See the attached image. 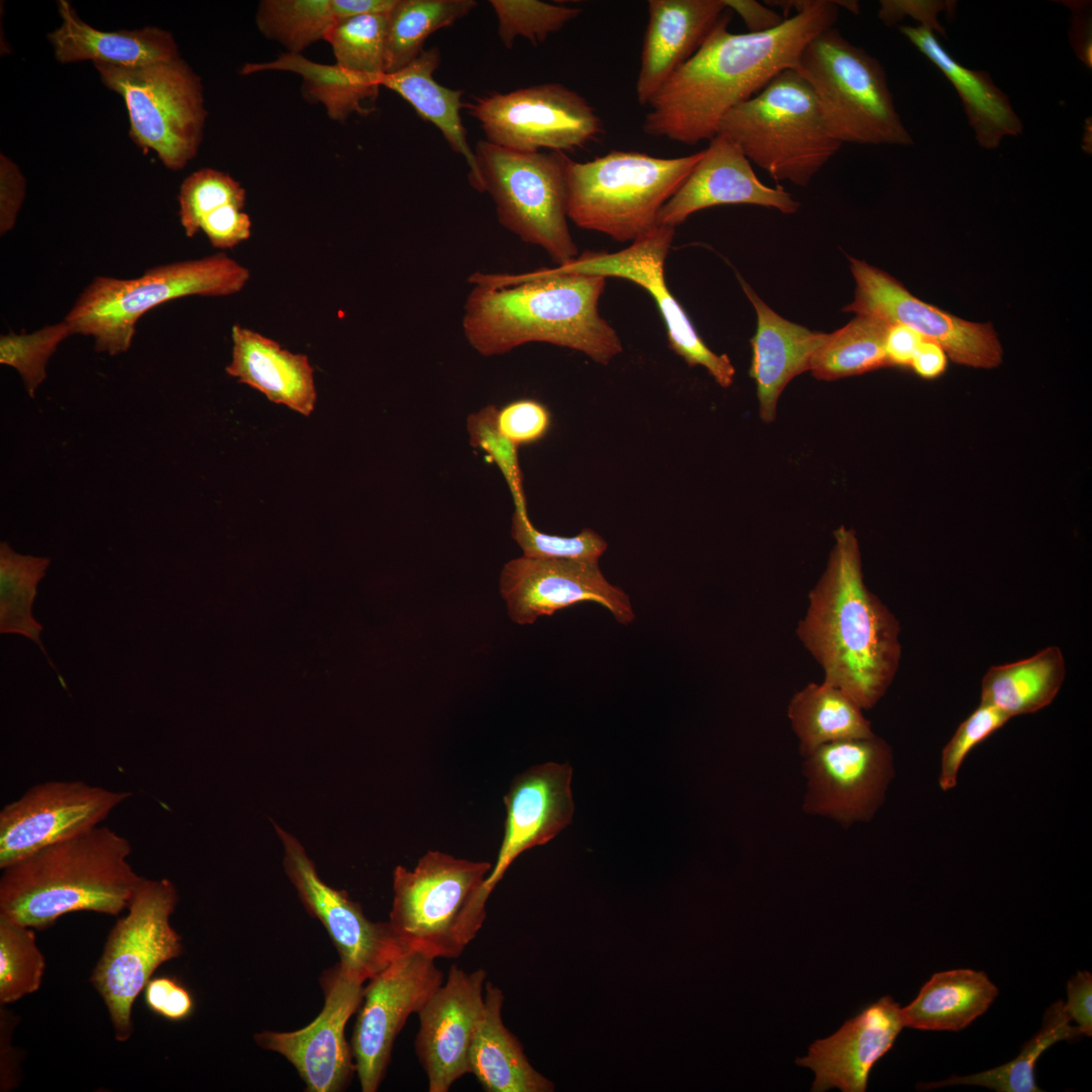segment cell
Segmentation results:
<instances>
[{"instance_id":"cell-6","label":"cell","mask_w":1092,"mask_h":1092,"mask_svg":"<svg viewBox=\"0 0 1092 1092\" xmlns=\"http://www.w3.org/2000/svg\"><path fill=\"white\" fill-rule=\"evenodd\" d=\"M250 276L247 267L222 252L157 265L132 279L97 276L64 320L74 335L92 338L96 352L115 356L130 348L139 320L152 308L186 296L233 295Z\"/></svg>"},{"instance_id":"cell-51","label":"cell","mask_w":1092,"mask_h":1092,"mask_svg":"<svg viewBox=\"0 0 1092 1092\" xmlns=\"http://www.w3.org/2000/svg\"><path fill=\"white\" fill-rule=\"evenodd\" d=\"M143 993L147 1007L167 1020H184L194 1010L191 993L174 978L167 976L151 978Z\"/></svg>"},{"instance_id":"cell-2","label":"cell","mask_w":1092,"mask_h":1092,"mask_svg":"<svg viewBox=\"0 0 1092 1092\" xmlns=\"http://www.w3.org/2000/svg\"><path fill=\"white\" fill-rule=\"evenodd\" d=\"M463 307L468 344L484 357L531 342L581 352L608 364L622 352L616 330L600 314L603 276L541 268L526 273H472Z\"/></svg>"},{"instance_id":"cell-9","label":"cell","mask_w":1092,"mask_h":1092,"mask_svg":"<svg viewBox=\"0 0 1092 1092\" xmlns=\"http://www.w3.org/2000/svg\"><path fill=\"white\" fill-rule=\"evenodd\" d=\"M796 70L810 85L830 133L841 145L913 144L884 68L835 26L807 43Z\"/></svg>"},{"instance_id":"cell-48","label":"cell","mask_w":1092,"mask_h":1092,"mask_svg":"<svg viewBox=\"0 0 1092 1092\" xmlns=\"http://www.w3.org/2000/svg\"><path fill=\"white\" fill-rule=\"evenodd\" d=\"M496 412L497 407L490 404L468 417L470 445L486 453L500 470L512 493L515 510H527L518 447L500 433Z\"/></svg>"},{"instance_id":"cell-54","label":"cell","mask_w":1092,"mask_h":1092,"mask_svg":"<svg viewBox=\"0 0 1092 1092\" xmlns=\"http://www.w3.org/2000/svg\"><path fill=\"white\" fill-rule=\"evenodd\" d=\"M949 7V2L942 1L884 0L881 1L878 15L888 26L898 23L905 16L919 21L920 25L940 26L937 15Z\"/></svg>"},{"instance_id":"cell-31","label":"cell","mask_w":1092,"mask_h":1092,"mask_svg":"<svg viewBox=\"0 0 1092 1092\" xmlns=\"http://www.w3.org/2000/svg\"><path fill=\"white\" fill-rule=\"evenodd\" d=\"M503 991L485 983L484 1005L472 1037L468 1073L487 1092H551L553 1083L529 1063L519 1039L505 1026Z\"/></svg>"},{"instance_id":"cell-57","label":"cell","mask_w":1092,"mask_h":1092,"mask_svg":"<svg viewBox=\"0 0 1092 1092\" xmlns=\"http://www.w3.org/2000/svg\"><path fill=\"white\" fill-rule=\"evenodd\" d=\"M726 9L735 11L748 32H764L778 27L786 19L766 4L754 0H722Z\"/></svg>"},{"instance_id":"cell-20","label":"cell","mask_w":1092,"mask_h":1092,"mask_svg":"<svg viewBox=\"0 0 1092 1092\" xmlns=\"http://www.w3.org/2000/svg\"><path fill=\"white\" fill-rule=\"evenodd\" d=\"M321 982L325 1005L314 1020L295 1031L256 1033L255 1041L292 1064L306 1091L338 1092L347 1087L356 1071L345 1027L362 1003L364 982L340 964L324 973Z\"/></svg>"},{"instance_id":"cell-16","label":"cell","mask_w":1092,"mask_h":1092,"mask_svg":"<svg viewBox=\"0 0 1092 1092\" xmlns=\"http://www.w3.org/2000/svg\"><path fill=\"white\" fill-rule=\"evenodd\" d=\"M674 230L656 225L626 249L615 253L586 251L554 268L564 273L618 277L641 286L651 295L664 321L669 348L690 367L703 366L719 385L728 387L735 375L730 358L709 349L666 285L664 263Z\"/></svg>"},{"instance_id":"cell-47","label":"cell","mask_w":1092,"mask_h":1092,"mask_svg":"<svg viewBox=\"0 0 1092 1092\" xmlns=\"http://www.w3.org/2000/svg\"><path fill=\"white\" fill-rule=\"evenodd\" d=\"M511 534L524 556L532 558L599 562L608 548L606 540L589 528L573 537L543 533L531 523L527 510H515Z\"/></svg>"},{"instance_id":"cell-10","label":"cell","mask_w":1092,"mask_h":1092,"mask_svg":"<svg viewBox=\"0 0 1092 1092\" xmlns=\"http://www.w3.org/2000/svg\"><path fill=\"white\" fill-rule=\"evenodd\" d=\"M480 191L493 199L499 223L543 249L557 266L578 256L567 223L566 165L562 152L523 153L476 145Z\"/></svg>"},{"instance_id":"cell-43","label":"cell","mask_w":1092,"mask_h":1092,"mask_svg":"<svg viewBox=\"0 0 1092 1092\" xmlns=\"http://www.w3.org/2000/svg\"><path fill=\"white\" fill-rule=\"evenodd\" d=\"M46 970L31 927L0 914V1003L6 1005L37 991Z\"/></svg>"},{"instance_id":"cell-33","label":"cell","mask_w":1092,"mask_h":1092,"mask_svg":"<svg viewBox=\"0 0 1092 1092\" xmlns=\"http://www.w3.org/2000/svg\"><path fill=\"white\" fill-rule=\"evenodd\" d=\"M984 972L956 969L930 978L917 997L901 1008L904 1026L920 1030L959 1031L983 1015L998 996Z\"/></svg>"},{"instance_id":"cell-41","label":"cell","mask_w":1092,"mask_h":1092,"mask_svg":"<svg viewBox=\"0 0 1092 1092\" xmlns=\"http://www.w3.org/2000/svg\"><path fill=\"white\" fill-rule=\"evenodd\" d=\"M336 20L332 0H263L256 12L261 33L293 54L325 39Z\"/></svg>"},{"instance_id":"cell-53","label":"cell","mask_w":1092,"mask_h":1092,"mask_svg":"<svg viewBox=\"0 0 1092 1092\" xmlns=\"http://www.w3.org/2000/svg\"><path fill=\"white\" fill-rule=\"evenodd\" d=\"M26 183L19 168L8 157L0 156V234L15 225L25 196Z\"/></svg>"},{"instance_id":"cell-58","label":"cell","mask_w":1092,"mask_h":1092,"mask_svg":"<svg viewBox=\"0 0 1092 1092\" xmlns=\"http://www.w3.org/2000/svg\"><path fill=\"white\" fill-rule=\"evenodd\" d=\"M947 355L935 342L924 339L917 349L910 367L923 379H935L946 370Z\"/></svg>"},{"instance_id":"cell-11","label":"cell","mask_w":1092,"mask_h":1092,"mask_svg":"<svg viewBox=\"0 0 1092 1092\" xmlns=\"http://www.w3.org/2000/svg\"><path fill=\"white\" fill-rule=\"evenodd\" d=\"M177 902L170 880L145 878L92 971L90 982L105 1003L117 1041L131 1036L133 1003L153 974L183 952L181 936L170 922Z\"/></svg>"},{"instance_id":"cell-26","label":"cell","mask_w":1092,"mask_h":1092,"mask_svg":"<svg viewBox=\"0 0 1092 1092\" xmlns=\"http://www.w3.org/2000/svg\"><path fill=\"white\" fill-rule=\"evenodd\" d=\"M636 97L649 100L706 40L726 7L722 0H649Z\"/></svg>"},{"instance_id":"cell-3","label":"cell","mask_w":1092,"mask_h":1092,"mask_svg":"<svg viewBox=\"0 0 1092 1092\" xmlns=\"http://www.w3.org/2000/svg\"><path fill=\"white\" fill-rule=\"evenodd\" d=\"M826 568L808 594L796 635L823 669V681L862 710L886 695L902 657L900 624L867 586L855 532L840 526Z\"/></svg>"},{"instance_id":"cell-22","label":"cell","mask_w":1092,"mask_h":1092,"mask_svg":"<svg viewBox=\"0 0 1092 1092\" xmlns=\"http://www.w3.org/2000/svg\"><path fill=\"white\" fill-rule=\"evenodd\" d=\"M486 972L456 965L418 1012L416 1053L430 1092H447L468 1074V1055L483 1010Z\"/></svg>"},{"instance_id":"cell-8","label":"cell","mask_w":1092,"mask_h":1092,"mask_svg":"<svg viewBox=\"0 0 1092 1092\" xmlns=\"http://www.w3.org/2000/svg\"><path fill=\"white\" fill-rule=\"evenodd\" d=\"M718 133L776 181L806 186L839 151L816 97L796 69L778 74L750 99L732 108Z\"/></svg>"},{"instance_id":"cell-18","label":"cell","mask_w":1092,"mask_h":1092,"mask_svg":"<svg viewBox=\"0 0 1092 1092\" xmlns=\"http://www.w3.org/2000/svg\"><path fill=\"white\" fill-rule=\"evenodd\" d=\"M284 847L283 864L305 910L326 928L340 966L368 981L408 951L387 922L368 919L345 891L326 884L297 838L275 824Z\"/></svg>"},{"instance_id":"cell-42","label":"cell","mask_w":1092,"mask_h":1092,"mask_svg":"<svg viewBox=\"0 0 1092 1092\" xmlns=\"http://www.w3.org/2000/svg\"><path fill=\"white\" fill-rule=\"evenodd\" d=\"M387 13L337 19L325 39L341 68L378 81L386 73Z\"/></svg>"},{"instance_id":"cell-34","label":"cell","mask_w":1092,"mask_h":1092,"mask_svg":"<svg viewBox=\"0 0 1092 1092\" xmlns=\"http://www.w3.org/2000/svg\"><path fill=\"white\" fill-rule=\"evenodd\" d=\"M1066 663L1058 646H1049L1027 658L991 666L982 678L980 703L1010 719L1048 707L1059 694Z\"/></svg>"},{"instance_id":"cell-35","label":"cell","mask_w":1092,"mask_h":1092,"mask_svg":"<svg viewBox=\"0 0 1092 1092\" xmlns=\"http://www.w3.org/2000/svg\"><path fill=\"white\" fill-rule=\"evenodd\" d=\"M862 711L843 691L823 680L797 691L789 701L787 716L801 756L831 742L876 735Z\"/></svg>"},{"instance_id":"cell-12","label":"cell","mask_w":1092,"mask_h":1092,"mask_svg":"<svg viewBox=\"0 0 1092 1092\" xmlns=\"http://www.w3.org/2000/svg\"><path fill=\"white\" fill-rule=\"evenodd\" d=\"M93 65L122 97L131 140L166 168L183 169L198 152L207 117L199 76L179 56L132 67Z\"/></svg>"},{"instance_id":"cell-46","label":"cell","mask_w":1092,"mask_h":1092,"mask_svg":"<svg viewBox=\"0 0 1092 1092\" xmlns=\"http://www.w3.org/2000/svg\"><path fill=\"white\" fill-rule=\"evenodd\" d=\"M74 335L62 321L29 334H9L0 338V363L13 367L20 375L27 394L33 397L47 378V365L59 345Z\"/></svg>"},{"instance_id":"cell-36","label":"cell","mask_w":1092,"mask_h":1092,"mask_svg":"<svg viewBox=\"0 0 1092 1092\" xmlns=\"http://www.w3.org/2000/svg\"><path fill=\"white\" fill-rule=\"evenodd\" d=\"M266 71L299 75L303 96L312 103L322 104L328 116L336 121H344L354 113H369L363 104L374 99L380 87L375 79L347 71L337 64L313 62L301 54L284 53L273 61L247 63L241 68L242 75Z\"/></svg>"},{"instance_id":"cell-7","label":"cell","mask_w":1092,"mask_h":1092,"mask_svg":"<svg viewBox=\"0 0 1092 1092\" xmlns=\"http://www.w3.org/2000/svg\"><path fill=\"white\" fill-rule=\"evenodd\" d=\"M703 153L660 158L614 150L587 162L568 159L567 217L581 229L633 242L657 225L660 209Z\"/></svg>"},{"instance_id":"cell-21","label":"cell","mask_w":1092,"mask_h":1092,"mask_svg":"<svg viewBox=\"0 0 1092 1092\" xmlns=\"http://www.w3.org/2000/svg\"><path fill=\"white\" fill-rule=\"evenodd\" d=\"M499 592L510 618L519 625L585 602L603 606L621 625L636 618L630 597L605 577L599 562L523 555L504 566Z\"/></svg>"},{"instance_id":"cell-40","label":"cell","mask_w":1092,"mask_h":1092,"mask_svg":"<svg viewBox=\"0 0 1092 1092\" xmlns=\"http://www.w3.org/2000/svg\"><path fill=\"white\" fill-rule=\"evenodd\" d=\"M49 563L47 557L19 554L7 542L0 544V631L35 642L54 667L40 642L42 627L32 616L37 584Z\"/></svg>"},{"instance_id":"cell-44","label":"cell","mask_w":1092,"mask_h":1092,"mask_svg":"<svg viewBox=\"0 0 1092 1092\" xmlns=\"http://www.w3.org/2000/svg\"><path fill=\"white\" fill-rule=\"evenodd\" d=\"M497 18V32L503 43L512 48L519 36L532 43L544 41L575 19L581 10L537 0H490Z\"/></svg>"},{"instance_id":"cell-60","label":"cell","mask_w":1092,"mask_h":1092,"mask_svg":"<svg viewBox=\"0 0 1092 1092\" xmlns=\"http://www.w3.org/2000/svg\"><path fill=\"white\" fill-rule=\"evenodd\" d=\"M397 0H332L337 19L363 14L388 13Z\"/></svg>"},{"instance_id":"cell-59","label":"cell","mask_w":1092,"mask_h":1092,"mask_svg":"<svg viewBox=\"0 0 1092 1092\" xmlns=\"http://www.w3.org/2000/svg\"><path fill=\"white\" fill-rule=\"evenodd\" d=\"M1086 6L1087 4L1071 5L1073 11L1071 42L1078 57L1091 68V26L1087 14L1084 13Z\"/></svg>"},{"instance_id":"cell-37","label":"cell","mask_w":1092,"mask_h":1092,"mask_svg":"<svg viewBox=\"0 0 1092 1092\" xmlns=\"http://www.w3.org/2000/svg\"><path fill=\"white\" fill-rule=\"evenodd\" d=\"M890 325L876 316L856 314L843 328L827 334L810 371L817 379L830 381L891 367L885 351Z\"/></svg>"},{"instance_id":"cell-23","label":"cell","mask_w":1092,"mask_h":1092,"mask_svg":"<svg viewBox=\"0 0 1092 1092\" xmlns=\"http://www.w3.org/2000/svg\"><path fill=\"white\" fill-rule=\"evenodd\" d=\"M572 772L567 762L549 761L528 768L511 782L504 797V837L485 881L489 895L521 853L549 842L571 823Z\"/></svg>"},{"instance_id":"cell-13","label":"cell","mask_w":1092,"mask_h":1092,"mask_svg":"<svg viewBox=\"0 0 1092 1092\" xmlns=\"http://www.w3.org/2000/svg\"><path fill=\"white\" fill-rule=\"evenodd\" d=\"M463 106L479 121L487 142L517 152H572L604 132L595 107L560 83L492 93Z\"/></svg>"},{"instance_id":"cell-28","label":"cell","mask_w":1092,"mask_h":1092,"mask_svg":"<svg viewBox=\"0 0 1092 1092\" xmlns=\"http://www.w3.org/2000/svg\"><path fill=\"white\" fill-rule=\"evenodd\" d=\"M232 359L225 372L264 394L271 402L302 415L313 413L316 389L313 368L304 354L283 349L251 329L232 328Z\"/></svg>"},{"instance_id":"cell-24","label":"cell","mask_w":1092,"mask_h":1092,"mask_svg":"<svg viewBox=\"0 0 1092 1092\" xmlns=\"http://www.w3.org/2000/svg\"><path fill=\"white\" fill-rule=\"evenodd\" d=\"M723 204H754L794 213L800 204L781 185L769 187L727 135L717 133L693 171L659 211L657 225L674 228L693 213Z\"/></svg>"},{"instance_id":"cell-29","label":"cell","mask_w":1092,"mask_h":1092,"mask_svg":"<svg viewBox=\"0 0 1092 1092\" xmlns=\"http://www.w3.org/2000/svg\"><path fill=\"white\" fill-rule=\"evenodd\" d=\"M899 31L953 85L960 95L978 144L987 150L999 147L1005 136L1021 134L1023 124L1007 95L982 70H971L958 63L941 47L935 32L942 26L900 25Z\"/></svg>"},{"instance_id":"cell-56","label":"cell","mask_w":1092,"mask_h":1092,"mask_svg":"<svg viewBox=\"0 0 1092 1092\" xmlns=\"http://www.w3.org/2000/svg\"><path fill=\"white\" fill-rule=\"evenodd\" d=\"M923 340L915 330L902 324H891L885 338V351L890 366L910 367Z\"/></svg>"},{"instance_id":"cell-55","label":"cell","mask_w":1092,"mask_h":1092,"mask_svg":"<svg viewBox=\"0 0 1092 1092\" xmlns=\"http://www.w3.org/2000/svg\"><path fill=\"white\" fill-rule=\"evenodd\" d=\"M1068 1001L1065 1009L1077 1023L1081 1035L1092 1034V975L1078 972L1070 979L1067 986Z\"/></svg>"},{"instance_id":"cell-15","label":"cell","mask_w":1092,"mask_h":1092,"mask_svg":"<svg viewBox=\"0 0 1092 1092\" xmlns=\"http://www.w3.org/2000/svg\"><path fill=\"white\" fill-rule=\"evenodd\" d=\"M130 796L77 780L30 787L0 811V869L100 826Z\"/></svg>"},{"instance_id":"cell-50","label":"cell","mask_w":1092,"mask_h":1092,"mask_svg":"<svg viewBox=\"0 0 1092 1092\" xmlns=\"http://www.w3.org/2000/svg\"><path fill=\"white\" fill-rule=\"evenodd\" d=\"M551 422V414L546 405L531 398L513 400L496 412L500 433L518 448L544 439Z\"/></svg>"},{"instance_id":"cell-14","label":"cell","mask_w":1092,"mask_h":1092,"mask_svg":"<svg viewBox=\"0 0 1092 1092\" xmlns=\"http://www.w3.org/2000/svg\"><path fill=\"white\" fill-rule=\"evenodd\" d=\"M806 814L843 827L871 821L895 777L892 747L881 737L824 744L803 757Z\"/></svg>"},{"instance_id":"cell-52","label":"cell","mask_w":1092,"mask_h":1092,"mask_svg":"<svg viewBox=\"0 0 1092 1092\" xmlns=\"http://www.w3.org/2000/svg\"><path fill=\"white\" fill-rule=\"evenodd\" d=\"M252 221L243 208L223 205L201 220L200 231L210 245L219 250L233 249L251 237Z\"/></svg>"},{"instance_id":"cell-19","label":"cell","mask_w":1092,"mask_h":1092,"mask_svg":"<svg viewBox=\"0 0 1092 1092\" xmlns=\"http://www.w3.org/2000/svg\"><path fill=\"white\" fill-rule=\"evenodd\" d=\"M849 262L856 286L844 311L905 325L937 343L957 364L983 369L1000 365L1003 350L990 323L960 318L915 297L887 272L854 258Z\"/></svg>"},{"instance_id":"cell-25","label":"cell","mask_w":1092,"mask_h":1092,"mask_svg":"<svg viewBox=\"0 0 1092 1092\" xmlns=\"http://www.w3.org/2000/svg\"><path fill=\"white\" fill-rule=\"evenodd\" d=\"M903 1027L899 1004L884 996L831 1036L814 1041L796 1064L815 1072L814 1092H863L873 1066L892 1049Z\"/></svg>"},{"instance_id":"cell-45","label":"cell","mask_w":1092,"mask_h":1092,"mask_svg":"<svg viewBox=\"0 0 1092 1092\" xmlns=\"http://www.w3.org/2000/svg\"><path fill=\"white\" fill-rule=\"evenodd\" d=\"M178 202L180 223L186 237L192 238L213 210L228 204L244 208L246 189L228 173L202 168L184 179Z\"/></svg>"},{"instance_id":"cell-38","label":"cell","mask_w":1092,"mask_h":1092,"mask_svg":"<svg viewBox=\"0 0 1092 1092\" xmlns=\"http://www.w3.org/2000/svg\"><path fill=\"white\" fill-rule=\"evenodd\" d=\"M1071 1021L1064 1002L1059 1000L1046 1009L1040 1029L1024 1043L1020 1054L1012 1061L988 1071L924 1084V1088L964 1084L983 1086L997 1092H1040L1034 1080L1036 1061L1054 1043L1081 1036L1078 1027Z\"/></svg>"},{"instance_id":"cell-4","label":"cell","mask_w":1092,"mask_h":1092,"mask_svg":"<svg viewBox=\"0 0 1092 1092\" xmlns=\"http://www.w3.org/2000/svg\"><path fill=\"white\" fill-rule=\"evenodd\" d=\"M130 853L127 838L101 825L43 847L2 870L0 914L36 929L72 912L119 915L145 879Z\"/></svg>"},{"instance_id":"cell-49","label":"cell","mask_w":1092,"mask_h":1092,"mask_svg":"<svg viewBox=\"0 0 1092 1092\" xmlns=\"http://www.w3.org/2000/svg\"><path fill=\"white\" fill-rule=\"evenodd\" d=\"M1010 718L998 709L980 705L959 725L941 751L938 786L948 792L958 785L959 774L971 751L1008 723Z\"/></svg>"},{"instance_id":"cell-30","label":"cell","mask_w":1092,"mask_h":1092,"mask_svg":"<svg viewBox=\"0 0 1092 1092\" xmlns=\"http://www.w3.org/2000/svg\"><path fill=\"white\" fill-rule=\"evenodd\" d=\"M58 3L62 24L48 38L60 63L92 61L132 67L179 56L174 36L165 29L147 26L103 31L83 21L69 1Z\"/></svg>"},{"instance_id":"cell-5","label":"cell","mask_w":1092,"mask_h":1092,"mask_svg":"<svg viewBox=\"0 0 1092 1092\" xmlns=\"http://www.w3.org/2000/svg\"><path fill=\"white\" fill-rule=\"evenodd\" d=\"M492 864L428 850L413 870L396 866L388 923L407 950L454 959L486 918L485 881Z\"/></svg>"},{"instance_id":"cell-27","label":"cell","mask_w":1092,"mask_h":1092,"mask_svg":"<svg viewBox=\"0 0 1092 1092\" xmlns=\"http://www.w3.org/2000/svg\"><path fill=\"white\" fill-rule=\"evenodd\" d=\"M738 279L757 315L756 333L751 339L749 373L756 384L760 419L771 423L784 388L797 375L810 371L812 359L827 334L810 331L782 317L741 276L738 275Z\"/></svg>"},{"instance_id":"cell-39","label":"cell","mask_w":1092,"mask_h":1092,"mask_svg":"<svg viewBox=\"0 0 1092 1092\" xmlns=\"http://www.w3.org/2000/svg\"><path fill=\"white\" fill-rule=\"evenodd\" d=\"M476 5L474 0H397L387 13L386 73L417 59L432 33L454 24Z\"/></svg>"},{"instance_id":"cell-32","label":"cell","mask_w":1092,"mask_h":1092,"mask_svg":"<svg viewBox=\"0 0 1092 1092\" xmlns=\"http://www.w3.org/2000/svg\"><path fill=\"white\" fill-rule=\"evenodd\" d=\"M440 61L438 48L425 50L401 69L382 75L379 85L398 94L419 115L440 129L450 148L465 159L469 167V183L480 191L475 155L468 145L460 116L463 91L447 88L434 80L433 74Z\"/></svg>"},{"instance_id":"cell-17","label":"cell","mask_w":1092,"mask_h":1092,"mask_svg":"<svg viewBox=\"0 0 1092 1092\" xmlns=\"http://www.w3.org/2000/svg\"><path fill=\"white\" fill-rule=\"evenodd\" d=\"M351 1049L363 1092L378 1090L397 1034L443 983L435 960L408 950L368 980Z\"/></svg>"},{"instance_id":"cell-1","label":"cell","mask_w":1092,"mask_h":1092,"mask_svg":"<svg viewBox=\"0 0 1092 1092\" xmlns=\"http://www.w3.org/2000/svg\"><path fill=\"white\" fill-rule=\"evenodd\" d=\"M783 9L778 27L757 33L728 30L724 12L695 55L649 100L642 129L650 136L696 145L718 133L732 108L761 91L778 74L796 69L816 35L835 26L836 1H767Z\"/></svg>"}]
</instances>
